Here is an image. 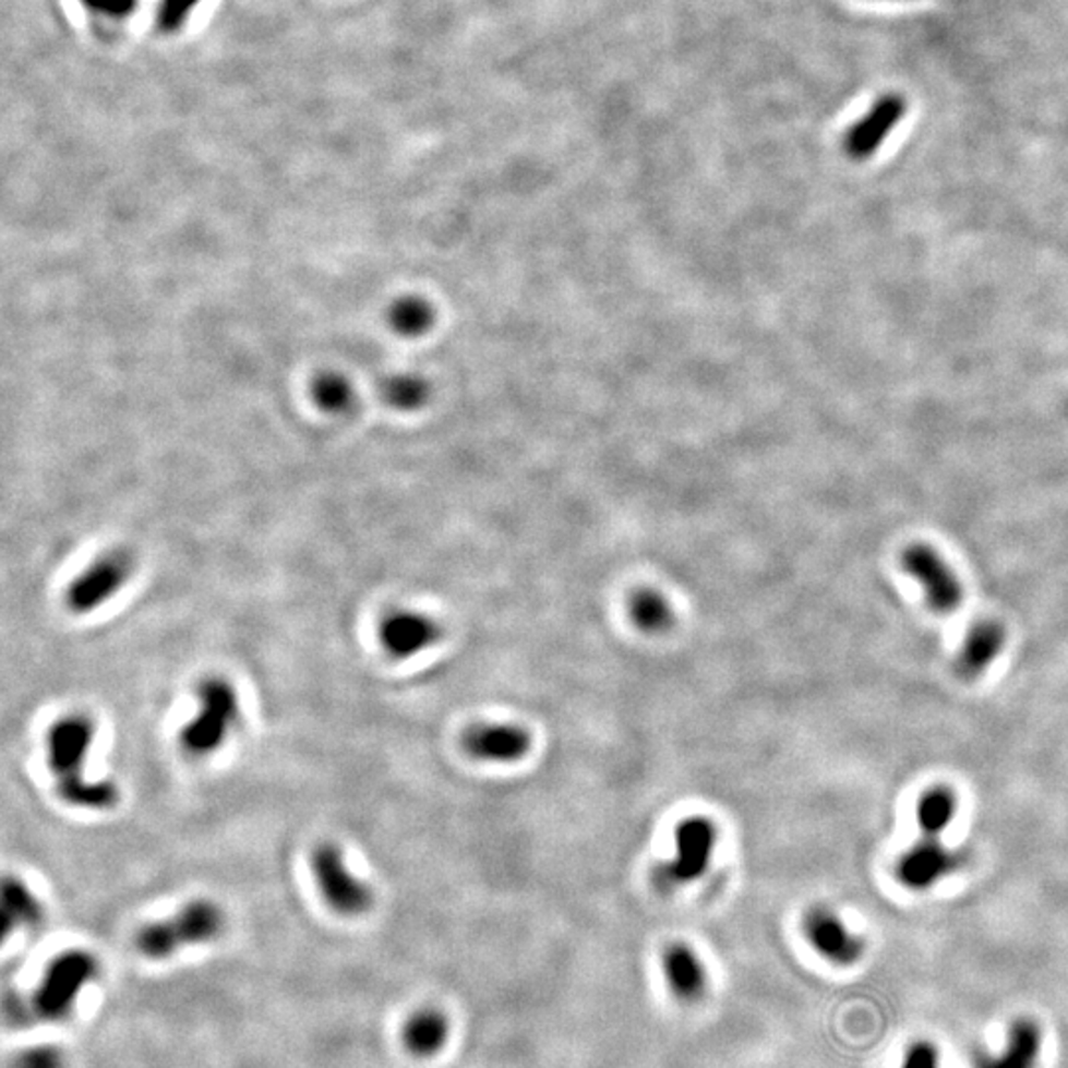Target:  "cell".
I'll return each mask as SVG.
<instances>
[{
    "label": "cell",
    "instance_id": "6da1fadb",
    "mask_svg": "<svg viewBox=\"0 0 1068 1068\" xmlns=\"http://www.w3.org/2000/svg\"><path fill=\"white\" fill-rule=\"evenodd\" d=\"M96 732V722L87 715L74 712L56 720L46 734L48 768L64 804L92 812H111L121 800L119 788L107 780H87L84 772Z\"/></svg>",
    "mask_w": 1068,
    "mask_h": 1068
},
{
    "label": "cell",
    "instance_id": "7a4b0ae2",
    "mask_svg": "<svg viewBox=\"0 0 1068 1068\" xmlns=\"http://www.w3.org/2000/svg\"><path fill=\"white\" fill-rule=\"evenodd\" d=\"M224 926V910L214 900L196 899L167 921L143 926L135 936V948L148 960H167L187 946L218 940Z\"/></svg>",
    "mask_w": 1068,
    "mask_h": 1068
},
{
    "label": "cell",
    "instance_id": "3957f363",
    "mask_svg": "<svg viewBox=\"0 0 1068 1068\" xmlns=\"http://www.w3.org/2000/svg\"><path fill=\"white\" fill-rule=\"evenodd\" d=\"M240 719V697L230 679L212 675L199 687V712L180 730V746L192 758L220 751Z\"/></svg>",
    "mask_w": 1068,
    "mask_h": 1068
},
{
    "label": "cell",
    "instance_id": "277c9868",
    "mask_svg": "<svg viewBox=\"0 0 1068 1068\" xmlns=\"http://www.w3.org/2000/svg\"><path fill=\"white\" fill-rule=\"evenodd\" d=\"M719 847V827L707 815L683 817L673 833V857L659 865V889L675 890L697 883L709 873Z\"/></svg>",
    "mask_w": 1068,
    "mask_h": 1068
},
{
    "label": "cell",
    "instance_id": "5b68a950",
    "mask_svg": "<svg viewBox=\"0 0 1068 1068\" xmlns=\"http://www.w3.org/2000/svg\"><path fill=\"white\" fill-rule=\"evenodd\" d=\"M311 873L317 883L319 892L340 916L367 914L374 904L371 885L360 880L345 863V855L335 843H319L311 851Z\"/></svg>",
    "mask_w": 1068,
    "mask_h": 1068
},
{
    "label": "cell",
    "instance_id": "8992f818",
    "mask_svg": "<svg viewBox=\"0 0 1068 1068\" xmlns=\"http://www.w3.org/2000/svg\"><path fill=\"white\" fill-rule=\"evenodd\" d=\"M99 972L97 960L85 950H70L53 958L46 968L43 984L34 994V1007L44 1019H60L75 1004L77 995L84 992Z\"/></svg>",
    "mask_w": 1068,
    "mask_h": 1068
},
{
    "label": "cell",
    "instance_id": "52a82bcc",
    "mask_svg": "<svg viewBox=\"0 0 1068 1068\" xmlns=\"http://www.w3.org/2000/svg\"><path fill=\"white\" fill-rule=\"evenodd\" d=\"M135 572L133 554L123 549L101 554L82 574H77L65 590V605L72 614L96 612L125 588Z\"/></svg>",
    "mask_w": 1068,
    "mask_h": 1068
},
{
    "label": "cell",
    "instance_id": "ba28073f",
    "mask_svg": "<svg viewBox=\"0 0 1068 1068\" xmlns=\"http://www.w3.org/2000/svg\"><path fill=\"white\" fill-rule=\"evenodd\" d=\"M902 568L921 584L926 602L938 614H952L962 605L963 590L958 576L928 544H912L902 552Z\"/></svg>",
    "mask_w": 1068,
    "mask_h": 1068
},
{
    "label": "cell",
    "instance_id": "9c48e42d",
    "mask_svg": "<svg viewBox=\"0 0 1068 1068\" xmlns=\"http://www.w3.org/2000/svg\"><path fill=\"white\" fill-rule=\"evenodd\" d=\"M532 746L530 730L517 722H477L461 736L467 756L487 764H518L529 756Z\"/></svg>",
    "mask_w": 1068,
    "mask_h": 1068
},
{
    "label": "cell",
    "instance_id": "30bf717a",
    "mask_svg": "<svg viewBox=\"0 0 1068 1068\" xmlns=\"http://www.w3.org/2000/svg\"><path fill=\"white\" fill-rule=\"evenodd\" d=\"M444 637L442 625L432 615L416 610H394L379 625V641L386 656L406 661L420 656Z\"/></svg>",
    "mask_w": 1068,
    "mask_h": 1068
},
{
    "label": "cell",
    "instance_id": "8fae6325",
    "mask_svg": "<svg viewBox=\"0 0 1068 1068\" xmlns=\"http://www.w3.org/2000/svg\"><path fill=\"white\" fill-rule=\"evenodd\" d=\"M802 931L815 952L836 965L859 962L865 952V944L857 934L849 931L845 922L826 907L809 910L802 922Z\"/></svg>",
    "mask_w": 1068,
    "mask_h": 1068
},
{
    "label": "cell",
    "instance_id": "7c38bea8",
    "mask_svg": "<svg viewBox=\"0 0 1068 1068\" xmlns=\"http://www.w3.org/2000/svg\"><path fill=\"white\" fill-rule=\"evenodd\" d=\"M907 109L909 104L900 94H885L878 97L875 106L868 109L867 116L859 119L857 123L847 131L843 145L849 159H871L885 143V139L892 133V129L899 125L900 119L907 116Z\"/></svg>",
    "mask_w": 1068,
    "mask_h": 1068
},
{
    "label": "cell",
    "instance_id": "4fadbf2b",
    "mask_svg": "<svg viewBox=\"0 0 1068 1068\" xmlns=\"http://www.w3.org/2000/svg\"><path fill=\"white\" fill-rule=\"evenodd\" d=\"M960 861V855L941 845L936 837H926L900 857L897 877L907 889H931L953 873Z\"/></svg>",
    "mask_w": 1068,
    "mask_h": 1068
},
{
    "label": "cell",
    "instance_id": "5bb4252c",
    "mask_svg": "<svg viewBox=\"0 0 1068 1068\" xmlns=\"http://www.w3.org/2000/svg\"><path fill=\"white\" fill-rule=\"evenodd\" d=\"M661 970L669 992L681 1004H695L707 992L709 975L705 962L685 941L667 946L661 956Z\"/></svg>",
    "mask_w": 1068,
    "mask_h": 1068
},
{
    "label": "cell",
    "instance_id": "9a60e30c",
    "mask_svg": "<svg viewBox=\"0 0 1068 1068\" xmlns=\"http://www.w3.org/2000/svg\"><path fill=\"white\" fill-rule=\"evenodd\" d=\"M1043 1048V1031L1033 1019H1016L999 1053H984L975 1058V1068H1036Z\"/></svg>",
    "mask_w": 1068,
    "mask_h": 1068
},
{
    "label": "cell",
    "instance_id": "2e32d148",
    "mask_svg": "<svg viewBox=\"0 0 1068 1068\" xmlns=\"http://www.w3.org/2000/svg\"><path fill=\"white\" fill-rule=\"evenodd\" d=\"M1007 632L1004 625L995 620H984L973 625L963 639L962 649L956 659V671L965 681H972L992 667L995 659L1004 651Z\"/></svg>",
    "mask_w": 1068,
    "mask_h": 1068
},
{
    "label": "cell",
    "instance_id": "e0dca14e",
    "mask_svg": "<svg viewBox=\"0 0 1068 1068\" xmlns=\"http://www.w3.org/2000/svg\"><path fill=\"white\" fill-rule=\"evenodd\" d=\"M452 1033L449 1019L435 1007H422L406 1019L403 1043L406 1051L418 1058H430L445 1047Z\"/></svg>",
    "mask_w": 1068,
    "mask_h": 1068
},
{
    "label": "cell",
    "instance_id": "ac0fdd59",
    "mask_svg": "<svg viewBox=\"0 0 1068 1068\" xmlns=\"http://www.w3.org/2000/svg\"><path fill=\"white\" fill-rule=\"evenodd\" d=\"M627 617L646 635L665 634L675 624L673 605L653 588H639L627 598Z\"/></svg>",
    "mask_w": 1068,
    "mask_h": 1068
},
{
    "label": "cell",
    "instance_id": "d6986e66",
    "mask_svg": "<svg viewBox=\"0 0 1068 1068\" xmlns=\"http://www.w3.org/2000/svg\"><path fill=\"white\" fill-rule=\"evenodd\" d=\"M2 932L9 934L16 926H38L44 921V909L33 890L21 878L2 880Z\"/></svg>",
    "mask_w": 1068,
    "mask_h": 1068
},
{
    "label": "cell",
    "instance_id": "ffe728a7",
    "mask_svg": "<svg viewBox=\"0 0 1068 1068\" xmlns=\"http://www.w3.org/2000/svg\"><path fill=\"white\" fill-rule=\"evenodd\" d=\"M392 333L404 339H420L435 323V311L423 297H398L386 313Z\"/></svg>",
    "mask_w": 1068,
    "mask_h": 1068
},
{
    "label": "cell",
    "instance_id": "44dd1931",
    "mask_svg": "<svg viewBox=\"0 0 1068 1068\" xmlns=\"http://www.w3.org/2000/svg\"><path fill=\"white\" fill-rule=\"evenodd\" d=\"M311 398L317 404L319 410L333 416H347L355 412L359 404V394L355 384L343 372H319L311 381Z\"/></svg>",
    "mask_w": 1068,
    "mask_h": 1068
},
{
    "label": "cell",
    "instance_id": "7402d4cb",
    "mask_svg": "<svg viewBox=\"0 0 1068 1068\" xmlns=\"http://www.w3.org/2000/svg\"><path fill=\"white\" fill-rule=\"evenodd\" d=\"M958 814V800L950 788L936 785L924 793L916 807V817L922 833L926 837H938L952 826L953 817Z\"/></svg>",
    "mask_w": 1068,
    "mask_h": 1068
},
{
    "label": "cell",
    "instance_id": "603a6c76",
    "mask_svg": "<svg viewBox=\"0 0 1068 1068\" xmlns=\"http://www.w3.org/2000/svg\"><path fill=\"white\" fill-rule=\"evenodd\" d=\"M384 403L400 412L420 410L430 398V384L418 374H392L381 384Z\"/></svg>",
    "mask_w": 1068,
    "mask_h": 1068
},
{
    "label": "cell",
    "instance_id": "cb8c5ba5",
    "mask_svg": "<svg viewBox=\"0 0 1068 1068\" xmlns=\"http://www.w3.org/2000/svg\"><path fill=\"white\" fill-rule=\"evenodd\" d=\"M7 1068H64V1057L58 1048L34 1047L12 1058Z\"/></svg>",
    "mask_w": 1068,
    "mask_h": 1068
},
{
    "label": "cell",
    "instance_id": "d4e9b609",
    "mask_svg": "<svg viewBox=\"0 0 1068 1068\" xmlns=\"http://www.w3.org/2000/svg\"><path fill=\"white\" fill-rule=\"evenodd\" d=\"M900 1068H941L940 1051L931 1041H914L907 1048Z\"/></svg>",
    "mask_w": 1068,
    "mask_h": 1068
},
{
    "label": "cell",
    "instance_id": "484cf974",
    "mask_svg": "<svg viewBox=\"0 0 1068 1068\" xmlns=\"http://www.w3.org/2000/svg\"><path fill=\"white\" fill-rule=\"evenodd\" d=\"M196 0H167V11H165V16L170 24H177L179 19H182V14L191 9Z\"/></svg>",
    "mask_w": 1068,
    "mask_h": 1068
},
{
    "label": "cell",
    "instance_id": "4316f807",
    "mask_svg": "<svg viewBox=\"0 0 1068 1068\" xmlns=\"http://www.w3.org/2000/svg\"><path fill=\"white\" fill-rule=\"evenodd\" d=\"M94 2H96V4H104V7L111 9V11H119V9H125V7H129V2H131V0H94Z\"/></svg>",
    "mask_w": 1068,
    "mask_h": 1068
}]
</instances>
